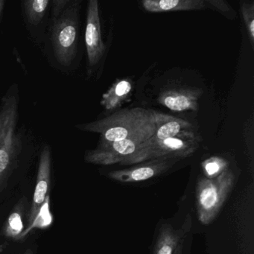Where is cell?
<instances>
[{
	"instance_id": "cell-17",
	"label": "cell",
	"mask_w": 254,
	"mask_h": 254,
	"mask_svg": "<svg viewBox=\"0 0 254 254\" xmlns=\"http://www.w3.org/2000/svg\"><path fill=\"white\" fill-rule=\"evenodd\" d=\"M226 166L227 165L225 161L218 157H211L203 163V169L207 175V178H214L218 176L221 172L227 169Z\"/></svg>"
},
{
	"instance_id": "cell-5",
	"label": "cell",
	"mask_w": 254,
	"mask_h": 254,
	"mask_svg": "<svg viewBox=\"0 0 254 254\" xmlns=\"http://www.w3.org/2000/svg\"><path fill=\"white\" fill-rule=\"evenodd\" d=\"M234 174L226 169L214 178H201L197 186L199 221L209 224L218 215L234 184Z\"/></svg>"
},
{
	"instance_id": "cell-19",
	"label": "cell",
	"mask_w": 254,
	"mask_h": 254,
	"mask_svg": "<svg viewBox=\"0 0 254 254\" xmlns=\"http://www.w3.org/2000/svg\"><path fill=\"white\" fill-rule=\"evenodd\" d=\"M70 0H51V9H50V20H56L66 9Z\"/></svg>"
},
{
	"instance_id": "cell-13",
	"label": "cell",
	"mask_w": 254,
	"mask_h": 254,
	"mask_svg": "<svg viewBox=\"0 0 254 254\" xmlns=\"http://www.w3.org/2000/svg\"><path fill=\"white\" fill-rule=\"evenodd\" d=\"M132 91V82L128 78L117 80L109 90L104 93L101 105L107 111H114L128 97Z\"/></svg>"
},
{
	"instance_id": "cell-11",
	"label": "cell",
	"mask_w": 254,
	"mask_h": 254,
	"mask_svg": "<svg viewBox=\"0 0 254 254\" xmlns=\"http://www.w3.org/2000/svg\"><path fill=\"white\" fill-rule=\"evenodd\" d=\"M201 94L200 89H180L164 92L160 95L159 102L171 111H194Z\"/></svg>"
},
{
	"instance_id": "cell-16",
	"label": "cell",
	"mask_w": 254,
	"mask_h": 254,
	"mask_svg": "<svg viewBox=\"0 0 254 254\" xmlns=\"http://www.w3.org/2000/svg\"><path fill=\"white\" fill-rule=\"evenodd\" d=\"M241 11L244 23L248 32V38L251 44V47H254V2L248 0H240Z\"/></svg>"
},
{
	"instance_id": "cell-9",
	"label": "cell",
	"mask_w": 254,
	"mask_h": 254,
	"mask_svg": "<svg viewBox=\"0 0 254 254\" xmlns=\"http://www.w3.org/2000/svg\"><path fill=\"white\" fill-rule=\"evenodd\" d=\"M51 172L52 148L49 144L44 143L40 151L37 183L30 210L28 213V229L26 233L30 231L31 227L47 200L46 199L48 198L47 194L51 183Z\"/></svg>"
},
{
	"instance_id": "cell-8",
	"label": "cell",
	"mask_w": 254,
	"mask_h": 254,
	"mask_svg": "<svg viewBox=\"0 0 254 254\" xmlns=\"http://www.w3.org/2000/svg\"><path fill=\"white\" fill-rule=\"evenodd\" d=\"M20 8L29 37L37 45H42L50 24L51 0H22Z\"/></svg>"
},
{
	"instance_id": "cell-20",
	"label": "cell",
	"mask_w": 254,
	"mask_h": 254,
	"mask_svg": "<svg viewBox=\"0 0 254 254\" xmlns=\"http://www.w3.org/2000/svg\"><path fill=\"white\" fill-rule=\"evenodd\" d=\"M5 5H6V2L5 0H0V25L2 24V20H3Z\"/></svg>"
},
{
	"instance_id": "cell-18",
	"label": "cell",
	"mask_w": 254,
	"mask_h": 254,
	"mask_svg": "<svg viewBox=\"0 0 254 254\" xmlns=\"http://www.w3.org/2000/svg\"><path fill=\"white\" fill-rule=\"evenodd\" d=\"M205 3L206 8L210 6V8H214L229 19H233L235 17L233 8L224 0H205Z\"/></svg>"
},
{
	"instance_id": "cell-6",
	"label": "cell",
	"mask_w": 254,
	"mask_h": 254,
	"mask_svg": "<svg viewBox=\"0 0 254 254\" xmlns=\"http://www.w3.org/2000/svg\"><path fill=\"white\" fill-rule=\"evenodd\" d=\"M84 41L87 78H99L106 60L108 47L102 40L100 8L98 0H89L87 2Z\"/></svg>"
},
{
	"instance_id": "cell-21",
	"label": "cell",
	"mask_w": 254,
	"mask_h": 254,
	"mask_svg": "<svg viewBox=\"0 0 254 254\" xmlns=\"http://www.w3.org/2000/svg\"><path fill=\"white\" fill-rule=\"evenodd\" d=\"M173 254H182V244H179L177 247L176 249L173 252Z\"/></svg>"
},
{
	"instance_id": "cell-3",
	"label": "cell",
	"mask_w": 254,
	"mask_h": 254,
	"mask_svg": "<svg viewBox=\"0 0 254 254\" xmlns=\"http://www.w3.org/2000/svg\"><path fill=\"white\" fill-rule=\"evenodd\" d=\"M168 116L151 110L131 108L122 110L91 123L78 124L75 127L81 131L99 133L100 139L98 144L104 145L157 128Z\"/></svg>"
},
{
	"instance_id": "cell-2",
	"label": "cell",
	"mask_w": 254,
	"mask_h": 254,
	"mask_svg": "<svg viewBox=\"0 0 254 254\" xmlns=\"http://www.w3.org/2000/svg\"><path fill=\"white\" fill-rule=\"evenodd\" d=\"M81 3L70 0L64 12L50 21L41 45L50 66L62 73H72L79 66Z\"/></svg>"
},
{
	"instance_id": "cell-4",
	"label": "cell",
	"mask_w": 254,
	"mask_h": 254,
	"mask_svg": "<svg viewBox=\"0 0 254 254\" xmlns=\"http://www.w3.org/2000/svg\"><path fill=\"white\" fill-rule=\"evenodd\" d=\"M201 138L194 130H189L163 140L148 139L138 148L128 164H137L148 160H178L192 155L200 145Z\"/></svg>"
},
{
	"instance_id": "cell-14",
	"label": "cell",
	"mask_w": 254,
	"mask_h": 254,
	"mask_svg": "<svg viewBox=\"0 0 254 254\" xmlns=\"http://www.w3.org/2000/svg\"><path fill=\"white\" fill-rule=\"evenodd\" d=\"M183 233L170 224L160 227L152 254H173L178 245L182 242Z\"/></svg>"
},
{
	"instance_id": "cell-10",
	"label": "cell",
	"mask_w": 254,
	"mask_h": 254,
	"mask_svg": "<svg viewBox=\"0 0 254 254\" xmlns=\"http://www.w3.org/2000/svg\"><path fill=\"white\" fill-rule=\"evenodd\" d=\"M176 160H154L145 164L131 168V169H122L110 172L108 176L111 179L121 183H133L144 181L154 178L166 172Z\"/></svg>"
},
{
	"instance_id": "cell-15",
	"label": "cell",
	"mask_w": 254,
	"mask_h": 254,
	"mask_svg": "<svg viewBox=\"0 0 254 254\" xmlns=\"http://www.w3.org/2000/svg\"><path fill=\"white\" fill-rule=\"evenodd\" d=\"M24 200H20L8 216L3 228V233L7 238L19 239L24 231L23 216L24 212Z\"/></svg>"
},
{
	"instance_id": "cell-12",
	"label": "cell",
	"mask_w": 254,
	"mask_h": 254,
	"mask_svg": "<svg viewBox=\"0 0 254 254\" xmlns=\"http://www.w3.org/2000/svg\"><path fill=\"white\" fill-rule=\"evenodd\" d=\"M142 8L147 12L193 11L206 8L205 0H143Z\"/></svg>"
},
{
	"instance_id": "cell-22",
	"label": "cell",
	"mask_w": 254,
	"mask_h": 254,
	"mask_svg": "<svg viewBox=\"0 0 254 254\" xmlns=\"http://www.w3.org/2000/svg\"><path fill=\"white\" fill-rule=\"evenodd\" d=\"M23 254H33V252H32V250L28 249Z\"/></svg>"
},
{
	"instance_id": "cell-7",
	"label": "cell",
	"mask_w": 254,
	"mask_h": 254,
	"mask_svg": "<svg viewBox=\"0 0 254 254\" xmlns=\"http://www.w3.org/2000/svg\"><path fill=\"white\" fill-rule=\"evenodd\" d=\"M157 128L141 132L123 140L104 145L98 144L95 149L86 151L84 160L87 163L102 166L117 163L127 165L139 147L154 135Z\"/></svg>"
},
{
	"instance_id": "cell-1",
	"label": "cell",
	"mask_w": 254,
	"mask_h": 254,
	"mask_svg": "<svg viewBox=\"0 0 254 254\" xmlns=\"http://www.w3.org/2000/svg\"><path fill=\"white\" fill-rule=\"evenodd\" d=\"M20 86L11 84L0 101V191L24 157L36 151V136L20 123Z\"/></svg>"
}]
</instances>
